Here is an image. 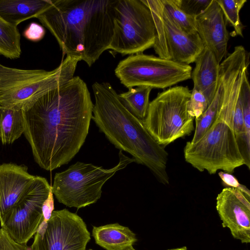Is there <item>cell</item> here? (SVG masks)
<instances>
[{"label":"cell","instance_id":"cell-1","mask_svg":"<svg viewBox=\"0 0 250 250\" xmlns=\"http://www.w3.org/2000/svg\"><path fill=\"white\" fill-rule=\"evenodd\" d=\"M93 104L86 83L74 76L23 110V134L41 168L53 170L78 153L88 133Z\"/></svg>","mask_w":250,"mask_h":250},{"label":"cell","instance_id":"cell-2","mask_svg":"<svg viewBox=\"0 0 250 250\" xmlns=\"http://www.w3.org/2000/svg\"><path fill=\"white\" fill-rule=\"evenodd\" d=\"M114 0H51L37 18L54 36L63 56L91 66L109 49Z\"/></svg>","mask_w":250,"mask_h":250},{"label":"cell","instance_id":"cell-3","mask_svg":"<svg viewBox=\"0 0 250 250\" xmlns=\"http://www.w3.org/2000/svg\"><path fill=\"white\" fill-rule=\"evenodd\" d=\"M248 65L246 54L239 50H234L220 63L223 90L216 118L198 141L187 142L184 149L186 161L200 172L214 174L223 170L231 174L245 165L234 133L233 113Z\"/></svg>","mask_w":250,"mask_h":250},{"label":"cell","instance_id":"cell-4","mask_svg":"<svg viewBox=\"0 0 250 250\" xmlns=\"http://www.w3.org/2000/svg\"><path fill=\"white\" fill-rule=\"evenodd\" d=\"M92 118L100 130L116 148L147 167L158 181L169 184L167 166L168 154L146 128L144 121L131 114L108 82H95Z\"/></svg>","mask_w":250,"mask_h":250},{"label":"cell","instance_id":"cell-5","mask_svg":"<svg viewBox=\"0 0 250 250\" xmlns=\"http://www.w3.org/2000/svg\"><path fill=\"white\" fill-rule=\"evenodd\" d=\"M78 58L66 56L51 71L21 69L0 63V105L24 110L74 77Z\"/></svg>","mask_w":250,"mask_h":250},{"label":"cell","instance_id":"cell-6","mask_svg":"<svg viewBox=\"0 0 250 250\" xmlns=\"http://www.w3.org/2000/svg\"><path fill=\"white\" fill-rule=\"evenodd\" d=\"M119 161L112 168L104 169L91 164L77 162L55 174L51 189L59 202L80 208L96 203L101 197L104 183L117 171L136 162L120 150Z\"/></svg>","mask_w":250,"mask_h":250},{"label":"cell","instance_id":"cell-7","mask_svg":"<svg viewBox=\"0 0 250 250\" xmlns=\"http://www.w3.org/2000/svg\"><path fill=\"white\" fill-rule=\"evenodd\" d=\"M191 92L188 86H173L159 93L149 103L144 123L161 146L165 147L194 130V118L188 111Z\"/></svg>","mask_w":250,"mask_h":250},{"label":"cell","instance_id":"cell-8","mask_svg":"<svg viewBox=\"0 0 250 250\" xmlns=\"http://www.w3.org/2000/svg\"><path fill=\"white\" fill-rule=\"evenodd\" d=\"M113 18V33L109 49L131 55L153 46L154 23L143 0H114Z\"/></svg>","mask_w":250,"mask_h":250},{"label":"cell","instance_id":"cell-9","mask_svg":"<svg viewBox=\"0 0 250 250\" xmlns=\"http://www.w3.org/2000/svg\"><path fill=\"white\" fill-rule=\"evenodd\" d=\"M190 65L142 53L121 61L115 74L126 88L146 86L165 89L191 78Z\"/></svg>","mask_w":250,"mask_h":250},{"label":"cell","instance_id":"cell-10","mask_svg":"<svg viewBox=\"0 0 250 250\" xmlns=\"http://www.w3.org/2000/svg\"><path fill=\"white\" fill-rule=\"evenodd\" d=\"M51 190L47 180L36 176L29 189L0 220L1 228L16 242L27 244L44 218L43 206Z\"/></svg>","mask_w":250,"mask_h":250},{"label":"cell","instance_id":"cell-11","mask_svg":"<svg viewBox=\"0 0 250 250\" xmlns=\"http://www.w3.org/2000/svg\"><path fill=\"white\" fill-rule=\"evenodd\" d=\"M81 217L66 208L53 210L35 234L32 250H85L90 239Z\"/></svg>","mask_w":250,"mask_h":250},{"label":"cell","instance_id":"cell-12","mask_svg":"<svg viewBox=\"0 0 250 250\" xmlns=\"http://www.w3.org/2000/svg\"><path fill=\"white\" fill-rule=\"evenodd\" d=\"M216 208L223 228L234 239L250 243V197L233 188H225L216 197Z\"/></svg>","mask_w":250,"mask_h":250},{"label":"cell","instance_id":"cell-13","mask_svg":"<svg viewBox=\"0 0 250 250\" xmlns=\"http://www.w3.org/2000/svg\"><path fill=\"white\" fill-rule=\"evenodd\" d=\"M197 32L204 46L208 48L220 63L227 53L229 35L223 12L212 0L208 8L196 17Z\"/></svg>","mask_w":250,"mask_h":250},{"label":"cell","instance_id":"cell-14","mask_svg":"<svg viewBox=\"0 0 250 250\" xmlns=\"http://www.w3.org/2000/svg\"><path fill=\"white\" fill-rule=\"evenodd\" d=\"M162 19L169 60L188 65L194 62L205 47L198 33L182 30L164 8Z\"/></svg>","mask_w":250,"mask_h":250},{"label":"cell","instance_id":"cell-15","mask_svg":"<svg viewBox=\"0 0 250 250\" xmlns=\"http://www.w3.org/2000/svg\"><path fill=\"white\" fill-rule=\"evenodd\" d=\"M25 165L3 163L0 165V220L13 207L32 184L36 176Z\"/></svg>","mask_w":250,"mask_h":250},{"label":"cell","instance_id":"cell-16","mask_svg":"<svg viewBox=\"0 0 250 250\" xmlns=\"http://www.w3.org/2000/svg\"><path fill=\"white\" fill-rule=\"evenodd\" d=\"M195 62V66L191 74L193 88L201 91L210 104L218 88L220 63L212 52L206 47Z\"/></svg>","mask_w":250,"mask_h":250},{"label":"cell","instance_id":"cell-17","mask_svg":"<svg viewBox=\"0 0 250 250\" xmlns=\"http://www.w3.org/2000/svg\"><path fill=\"white\" fill-rule=\"evenodd\" d=\"M51 0H0V16L17 26L21 22L38 16Z\"/></svg>","mask_w":250,"mask_h":250},{"label":"cell","instance_id":"cell-18","mask_svg":"<svg viewBox=\"0 0 250 250\" xmlns=\"http://www.w3.org/2000/svg\"><path fill=\"white\" fill-rule=\"evenodd\" d=\"M92 236L95 243L106 250H124L137 241L132 230L118 223L94 227Z\"/></svg>","mask_w":250,"mask_h":250},{"label":"cell","instance_id":"cell-19","mask_svg":"<svg viewBox=\"0 0 250 250\" xmlns=\"http://www.w3.org/2000/svg\"><path fill=\"white\" fill-rule=\"evenodd\" d=\"M24 131L23 110L0 105V141L3 145L13 143Z\"/></svg>","mask_w":250,"mask_h":250},{"label":"cell","instance_id":"cell-20","mask_svg":"<svg viewBox=\"0 0 250 250\" xmlns=\"http://www.w3.org/2000/svg\"><path fill=\"white\" fill-rule=\"evenodd\" d=\"M152 89V87L146 86L129 88L127 92L119 94V97L122 104L131 114L144 121L146 116Z\"/></svg>","mask_w":250,"mask_h":250},{"label":"cell","instance_id":"cell-21","mask_svg":"<svg viewBox=\"0 0 250 250\" xmlns=\"http://www.w3.org/2000/svg\"><path fill=\"white\" fill-rule=\"evenodd\" d=\"M21 52V35L17 26L0 16V54L15 59L20 57Z\"/></svg>","mask_w":250,"mask_h":250},{"label":"cell","instance_id":"cell-22","mask_svg":"<svg viewBox=\"0 0 250 250\" xmlns=\"http://www.w3.org/2000/svg\"><path fill=\"white\" fill-rule=\"evenodd\" d=\"M223 90V83L219 76L217 91L210 104L207 109L198 118H195V128L191 141L195 143L198 141L206 133L213 123L219 110Z\"/></svg>","mask_w":250,"mask_h":250},{"label":"cell","instance_id":"cell-23","mask_svg":"<svg viewBox=\"0 0 250 250\" xmlns=\"http://www.w3.org/2000/svg\"><path fill=\"white\" fill-rule=\"evenodd\" d=\"M149 8L154 23L156 38L153 46L158 57L163 59H169L167 43L165 37L162 19L163 4L161 0H143Z\"/></svg>","mask_w":250,"mask_h":250},{"label":"cell","instance_id":"cell-24","mask_svg":"<svg viewBox=\"0 0 250 250\" xmlns=\"http://www.w3.org/2000/svg\"><path fill=\"white\" fill-rule=\"evenodd\" d=\"M165 12L178 26L188 34L197 33L196 18L188 15L180 7L179 0H161Z\"/></svg>","mask_w":250,"mask_h":250},{"label":"cell","instance_id":"cell-25","mask_svg":"<svg viewBox=\"0 0 250 250\" xmlns=\"http://www.w3.org/2000/svg\"><path fill=\"white\" fill-rule=\"evenodd\" d=\"M220 7L226 21L228 22L234 29L235 35L243 37V26L239 13L247 0H216Z\"/></svg>","mask_w":250,"mask_h":250},{"label":"cell","instance_id":"cell-26","mask_svg":"<svg viewBox=\"0 0 250 250\" xmlns=\"http://www.w3.org/2000/svg\"><path fill=\"white\" fill-rule=\"evenodd\" d=\"M243 112V132L245 145L250 152V86L248 77V69L244 74L240 88Z\"/></svg>","mask_w":250,"mask_h":250},{"label":"cell","instance_id":"cell-27","mask_svg":"<svg viewBox=\"0 0 250 250\" xmlns=\"http://www.w3.org/2000/svg\"><path fill=\"white\" fill-rule=\"evenodd\" d=\"M209 105V103L204 94L201 91L193 88L188 104L189 115L197 118L207 109Z\"/></svg>","mask_w":250,"mask_h":250},{"label":"cell","instance_id":"cell-28","mask_svg":"<svg viewBox=\"0 0 250 250\" xmlns=\"http://www.w3.org/2000/svg\"><path fill=\"white\" fill-rule=\"evenodd\" d=\"M212 0H179L180 8L186 14L197 17L209 6Z\"/></svg>","mask_w":250,"mask_h":250},{"label":"cell","instance_id":"cell-29","mask_svg":"<svg viewBox=\"0 0 250 250\" xmlns=\"http://www.w3.org/2000/svg\"><path fill=\"white\" fill-rule=\"evenodd\" d=\"M0 250H32L27 244L15 241L3 229H0Z\"/></svg>","mask_w":250,"mask_h":250},{"label":"cell","instance_id":"cell-30","mask_svg":"<svg viewBox=\"0 0 250 250\" xmlns=\"http://www.w3.org/2000/svg\"><path fill=\"white\" fill-rule=\"evenodd\" d=\"M218 175L222 181V184L226 188H236L246 196L250 197V190L244 185L241 184L237 178L230 173L224 171H220Z\"/></svg>","mask_w":250,"mask_h":250},{"label":"cell","instance_id":"cell-31","mask_svg":"<svg viewBox=\"0 0 250 250\" xmlns=\"http://www.w3.org/2000/svg\"><path fill=\"white\" fill-rule=\"evenodd\" d=\"M45 34L44 28L36 22H31L23 32V36L28 40L38 42L44 37Z\"/></svg>","mask_w":250,"mask_h":250},{"label":"cell","instance_id":"cell-32","mask_svg":"<svg viewBox=\"0 0 250 250\" xmlns=\"http://www.w3.org/2000/svg\"><path fill=\"white\" fill-rule=\"evenodd\" d=\"M167 250H187V248L185 246H184L181 248L169 249Z\"/></svg>","mask_w":250,"mask_h":250},{"label":"cell","instance_id":"cell-33","mask_svg":"<svg viewBox=\"0 0 250 250\" xmlns=\"http://www.w3.org/2000/svg\"><path fill=\"white\" fill-rule=\"evenodd\" d=\"M124 250H135L132 247V246H131L130 247H128V248L125 249Z\"/></svg>","mask_w":250,"mask_h":250},{"label":"cell","instance_id":"cell-34","mask_svg":"<svg viewBox=\"0 0 250 250\" xmlns=\"http://www.w3.org/2000/svg\"><path fill=\"white\" fill-rule=\"evenodd\" d=\"M92 250L90 249V250Z\"/></svg>","mask_w":250,"mask_h":250}]
</instances>
